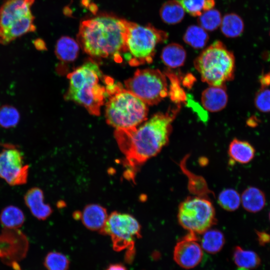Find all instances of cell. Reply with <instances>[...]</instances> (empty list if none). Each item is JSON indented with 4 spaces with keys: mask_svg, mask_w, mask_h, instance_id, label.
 <instances>
[{
    "mask_svg": "<svg viewBox=\"0 0 270 270\" xmlns=\"http://www.w3.org/2000/svg\"><path fill=\"white\" fill-rule=\"evenodd\" d=\"M232 258L238 268L248 270L256 268L261 262L260 258L254 252L244 250L239 246L234 248Z\"/></svg>",
    "mask_w": 270,
    "mask_h": 270,
    "instance_id": "obj_24",
    "label": "cell"
},
{
    "mask_svg": "<svg viewBox=\"0 0 270 270\" xmlns=\"http://www.w3.org/2000/svg\"><path fill=\"white\" fill-rule=\"evenodd\" d=\"M166 76L170 80V88L168 95L171 100L176 104H180L186 100V96L183 88L180 86V82L178 76L169 70L164 72Z\"/></svg>",
    "mask_w": 270,
    "mask_h": 270,
    "instance_id": "obj_32",
    "label": "cell"
},
{
    "mask_svg": "<svg viewBox=\"0 0 270 270\" xmlns=\"http://www.w3.org/2000/svg\"><path fill=\"white\" fill-rule=\"evenodd\" d=\"M24 202L32 216L38 220H46L52 212V207L44 202V192L40 188H30L24 195Z\"/></svg>",
    "mask_w": 270,
    "mask_h": 270,
    "instance_id": "obj_16",
    "label": "cell"
},
{
    "mask_svg": "<svg viewBox=\"0 0 270 270\" xmlns=\"http://www.w3.org/2000/svg\"><path fill=\"white\" fill-rule=\"evenodd\" d=\"M30 166L24 164L23 154L14 146L0 152V177L12 186L26 183Z\"/></svg>",
    "mask_w": 270,
    "mask_h": 270,
    "instance_id": "obj_10",
    "label": "cell"
},
{
    "mask_svg": "<svg viewBox=\"0 0 270 270\" xmlns=\"http://www.w3.org/2000/svg\"><path fill=\"white\" fill-rule=\"evenodd\" d=\"M20 120V114L16 108L10 104L0 106V126L4 128L16 127Z\"/></svg>",
    "mask_w": 270,
    "mask_h": 270,
    "instance_id": "obj_29",
    "label": "cell"
},
{
    "mask_svg": "<svg viewBox=\"0 0 270 270\" xmlns=\"http://www.w3.org/2000/svg\"><path fill=\"white\" fill-rule=\"evenodd\" d=\"M256 150L248 142L234 138L230 144L228 154L232 162L242 164L250 162L254 158Z\"/></svg>",
    "mask_w": 270,
    "mask_h": 270,
    "instance_id": "obj_18",
    "label": "cell"
},
{
    "mask_svg": "<svg viewBox=\"0 0 270 270\" xmlns=\"http://www.w3.org/2000/svg\"><path fill=\"white\" fill-rule=\"evenodd\" d=\"M126 88L146 104H158L168 95L166 75L157 69L137 70L124 81Z\"/></svg>",
    "mask_w": 270,
    "mask_h": 270,
    "instance_id": "obj_7",
    "label": "cell"
},
{
    "mask_svg": "<svg viewBox=\"0 0 270 270\" xmlns=\"http://www.w3.org/2000/svg\"><path fill=\"white\" fill-rule=\"evenodd\" d=\"M168 34L152 24L142 26L129 22L124 57L132 66L152 62L156 45L164 42Z\"/></svg>",
    "mask_w": 270,
    "mask_h": 270,
    "instance_id": "obj_6",
    "label": "cell"
},
{
    "mask_svg": "<svg viewBox=\"0 0 270 270\" xmlns=\"http://www.w3.org/2000/svg\"><path fill=\"white\" fill-rule=\"evenodd\" d=\"M180 108L177 104L165 113L158 112L138 128L116 129L114 137L125 156L131 178L138 166L157 155L168 143L172 122Z\"/></svg>",
    "mask_w": 270,
    "mask_h": 270,
    "instance_id": "obj_1",
    "label": "cell"
},
{
    "mask_svg": "<svg viewBox=\"0 0 270 270\" xmlns=\"http://www.w3.org/2000/svg\"><path fill=\"white\" fill-rule=\"evenodd\" d=\"M240 202L239 194L232 188L224 190L218 196V202L220 206L230 212L237 210L240 205Z\"/></svg>",
    "mask_w": 270,
    "mask_h": 270,
    "instance_id": "obj_31",
    "label": "cell"
},
{
    "mask_svg": "<svg viewBox=\"0 0 270 270\" xmlns=\"http://www.w3.org/2000/svg\"><path fill=\"white\" fill-rule=\"evenodd\" d=\"M224 234L218 230H208L203 233L201 246L206 252L216 254L220 252L224 244Z\"/></svg>",
    "mask_w": 270,
    "mask_h": 270,
    "instance_id": "obj_26",
    "label": "cell"
},
{
    "mask_svg": "<svg viewBox=\"0 0 270 270\" xmlns=\"http://www.w3.org/2000/svg\"><path fill=\"white\" fill-rule=\"evenodd\" d=\"M28 248L26 236L18 229H4L0 234V258L9 262L25 256Z\"/></svg>",
    "mask_w": 270,
    "mask_h": 270,
    "instance_id": "obj_12",
    "label": "cell"
},
{
    "mask_svg": "<svg viewBox=\"0 0 270 270\" xmlns=\"http://www.w3.org/2000/svg\"><path fill=\"white\" fill-rule=\"evenodd\" d=\"M193 78L194 76L191 74L186 76L183 80L184 85L187 87L191 86L194 81Z\"/></svg>",
    "mask_w": 270,
    "mask_h": 270,
    "instance_id": "obj_38",
    "label": "cell"
},
{
    "mask_svg": "<svg viewBox=\"0 0 270 270\" xmlns=\"http://www.w3.org/2000/svg\"><path fill=\"white\" fill-rule=\"evenodd\" d=\"M104 78L96 62H86L68 74L70 84L65 98L83 106L91 114L99 116L108 96L106 85L100 83Z\"/></svg>",
    "mask_w": 270,
    "mask_h": 270,
    "instance_id": "obj_3",
    "label": "cell"
},
{
    "mask_svg": "<svg viewBox=\"0 0 270 270\" xmlns=\"http://www.w3.org/2000/svg\"><path fill=\"white\" fill-rule=\"evenodd\" d=\"M260 244H264L270 240V235L265 232H257Z\"/></svg>",
    "mask_w": 270,
    "mask_h": 270,
    "instance_id": "obj_35",
    "label": "cell"
},
{
    "mask_svg": "<svg viewBox=\"0 0 270 270\" xmlns=\"http://www.w3.org/2000/svg\"><path fill=\"white\" fill-rule=\"evenodd\" d=\"M25 221L23 212L18 207L9 205L0 213V223L4 229H18Z\"/></svg>",
    "mask_w": 270,
    "mask_h": 270,
    "instance_id": "obj_22",
    "label": "cell"
},
{
    "mask_svg": "<svg viewBox=\"0 0 270 270\" xmlns=\"http://www.w3.org/2000/svg\"><path fill=\"white\" fill-rule=\"evenodd\" d=\"M80 45L72 38L64 36L56 42L55 53L57 58L64 62H72L78 57Z\"/></svg>",
    "mask_w": 270,
    "mask_h": 270,
    "instance_id": "obj_20",
    "label": "cell"
},
{
    "mask_svg": "<svg viewBox=\"0 0 270 270\" xmlns=\"http://www.w3.org/2000/svg\"><path fill=\"white\" fill-rule=\"evenodd\" d=\"M184 10L176 0H170L162 6L160 10L162 20L168 24L180 22L184 16Z\"/></svg>",
    "mask_w": 270,
    "mask_h": 270,
    "instance_id": "obj_23",
    "label": "cell"
},
{
    "mask_svg": "<svg viewBox=\"0 0 270 270\" xmlns=\"http://www.w3.org/2000/svg\"><path fill=\"white\" fill-rule=\"evenodd\" d=\"M241 202L244 208L248 212L260 211L266 204V196L260 189L253 186L246 188L242 194Z\"/></svg>",
    "mask_w": 270,
    "mask_h": 270,
    "instance_id": "obj_19",
    "label": "cell"
},
{
    "mask_svg": "<svg viewBox=\"0 0 270 270\" xmlns=\"http://www.w3.org/2000/svg\"><path fill=\"white\" fill-rule=\"evenodd\" d=\"M254 104L260 111L270 112V84H260L254 98Z\"/></svg>",
    "mask_w": 270,
    "mask_h": 270,
    "instance_id": "obj_34",
    "label": "cell"
},
{
    "mask_svg": "<svg viewBox=\"0 0 270 270\" xmlns=\"http://www.w3.org/2000/svg\"><path fill=\"white\" fill-rule=\"evenodd\" d=\"M34 16L30 13L6 27L0 28V44H8L28 32H34L36 27L34 24Z\"/></svg>",
    "mask_w": 270,
    "mask_h": 270,
    "instance_id": "obj_15",
    "label": "cell"
},
{
    "mask_svg": "<svg viewBox=\"0 0 270 270\" xmlns=\"http://www.w3.org/2000/svg\"><path fill=\"white\" fill-rule=\"evenodd\" d=\"M44 264L48 270H68L70 261L65 254L51 252L46 256Z\"/></svg>",
    "mask_w": 270,
    "mask_h": 270,
    "instance_id": "obj_33",
    "label": "cell"
},
{
    "mask_svg": "<svg viewBox=\"0 0 270 270\" xmlns=\"http://www.w3.org/2000/svg\"><path fill=\"white\" fill-rule=\"evenodd\" d=\"M184 11L194 16H199L206 10L212 9L215 4L214 0H176Z\"/></svg>",
    "mask_w": 270,
    "mask_h": 270,
    "instance_id": "obj_28",
    "label": "cell"
},
{
    "mask_svg": "<svg viewBox=\"0 0 270 270\" xmlns=\"http://www.w3.org/2000/svg\"><path fill=\"white\" fill-rule=\"evenodd\" d=\"M237 270H249L242 268H238Z\"/></svg>",
    "mask_w": 270,
    "mask_h": 270,
    "instance_id": "obj_40",
    "label": "cell"
},
{
    "mask_svg": "<svg viewBox=\"0 0 270 270\" xmlns=\"http://www.w3.org/2000/svg\"><path fill=\"white\" fill-rule=\"evenodd\" d=\"M186 56V52L181 45L171 43L164 48L160 58L168 68H176L184 64Z\"/></svg>",
    "mask_w": 270,
    "mask_h": 270,
    "instance_id": "obj_21",
    "label": "cell"
},
{
    "mask_svg": "<svg viewBox=\"0 0 270 270\" xmlns=\"http://www.w3.org/2000/svg\"><path fill=\"white\" fill-rule=\"evenodd\" d=\"M108 215L106 210L96 204L86 205L80 212H76L74 216L80 219L84 226L91 230L99 232L104 228Z\"/></svg>",
    "mask_w": 270,
    "mask_h": 270,
    "instance_id": "obj_14",
    "label": "cell"
},
{
    "mask_svg": "<svg viewBox=\"0 0 270 270\" xmlns=\"http://www.w3.org/2000/svg\"><path fill=\"white\" fill-rule=\"evenodd\" d=\"M228 96L224 86H210L202 92L201 101L205 109L210 112H218L225 108Z\"/></svg>",
    "mask_w": 270,
    "mask_h": 270,
    "instance_id": "obj_17",
    "label": "cell"
},
{
    "mask_svg": "<svg viewBox=\"0 0 270 270\" xmlns=\"http://www.w3.org/2000/svg\"><path fill=\"white\" fill-rule=\"evenodd\" d=\"M203 257L202 246L198 242L196 234L188 232L176 244L174 259L180 266L186 269L197 266Z\"/></svg>",
    "mask_w": 270,
    "mask_h": 270,
    "instance_id": "obj_11",
    "label": "cell"
},
{
    "mask_svg": "<svg viewBox=\"0 0 270 270\" xmlns=\"http://www.w3.org/2000/svg\"><path fill=\"white\" fill-rule=\"evenodd\" d=\"M34 45L36 49L39 50H46V44L44 40L41 38H37L34 42Z\"/></svg>",
    "mask_w": 270,
    "mask_h": 270,
    "instance_id": "obj_36",
    "label": "cell"
},
{
    "mask_svg": "<svg viewBox=\"0 0 270 270\" xmlns=\"http://www.w3.org/2000/svg\"><path fill=\"white\" fill-rule=\"evenodd\" d=\"M34 0H6L0 7V28H5L32 13Z\"/></svg>",
    "mask_w": 270,
    "mask_h": 270,
    "instance_id": "obj_13",
    "label": "cell"
},
{
    "mask_svg": "<svg viewBox=\"0 0 270 270\" xmlns=\"http://www.w3.org/2000/svg\"><path fill=\"white\" fill-rule=\"evenodd\" d=\"M183 39L192 48L200 49L206 46L209 36L206 30L200 26L191 25L186 30Z\"/></svg>",
    "mask_w": 270,
    "mask_h": 270,
    "instance_id": "obj_27",
    "label": "cell"
},
{
    "mask_svg": "<svg viewBox=\"0 0 270 270\" xmlns=\"http://www.w3.org/2000/svg\"><path fill=\"white\" fill-rule=\"evenodd\" d=\"M194 65L202 80L210 86L224 85L234 77V55L219 40L204 49L194 60Z\"/></svg>",
    "mask_w": 270,
    "mask_h": 270,
    "instance_id": "obj_5",
    "label": "cell"
},
{
    "mask_svg": "<svg viewBox=\"0 0 270 270\" xmlns=\"http://www.w3.org/2000/svg\"><path fill=\"white\" fill-rule=\"evenodd\" d=\"M100 232L110 237L112 248L116 252L135 250V239L142 236L141 227L136 218L130 214L118 212L108 215Z\"/></svg>",
    "mask_w": 270,
    "mask_h": 270,
    "instance_id": "obj_9",
    "label": "cell"
},
{
    "mask_svg": "<svg viewBox=\"0 0 270 270\" xmlns=\"http://www.w3.org/2000/svg\"><path fill=\"white\" fill-rule=\"evenodd\" d=\"M96 6L94 4H92L90 7V10L92 12H96Z\"/></svg>",
    "mask_w": 270,
    "mask_h": 270,
    "instance_id": "obj_39",
    "label": "cell"
},
{
    "mask_svg": "<svg viewBox=\"0 0 270 270\" xmlns=\"http://www.w3.org/2000/svg\"><path fill=\"white\" fill-rule=\"evenodd\" d=\"M268 216H269V220H270V213H269V215H268Z\"/></svg>",
    "mask_w": 270,
    "mask_h": 270,
    "instance_id": "obj_41",
    "label": "cell"
},
{
    "mask_svg": "<svg viewBox=\"0 0 270 270\" xmlns=\"http://www.w3.org/2000/svg\"><path fill=\"white\" fill-rule=\"evenodd\" d=\"M244 24L242 18L234 13L227 14L222 18L220 30L228 38H236L244 31Z\"/></svg>",
    "mask_w": 270,
    "mask_h": 270,
    "instance_id": "obj_25",
    "label": "cell"
},
{
    "mask_svg": "<svg viewBox=\"0 0 270 270\" xmlns=\"http://www.w3.org/2000/svg\"><path fill=\"white\" fill-rule=\"evenodd\" d=\"M108 100L106 106L107 123L116 129L136 128L147 118L146 104L119 82L112 78L106 86Z\"/></svg>",
    "mask_w": 270,
    "mask_h": 270,
    "instance_id": "obj_4",
    "label": "cell"
},
{
    "mask_svg": "<svg viewBox=\"0 0 270 270\" xmlns=\"http://www.w3.org/2000/svg\"><path fill=\"white\" fill-rule=\"evenodd\" d=\"M178 221L180 226L196 234H202L216 222L214 207L210 200L201 196H190L180 204Z\"/></svg>",
    "mask_w": 270,
    "mask_h": 270,
    "instance_id": "obj_8",
    "label": "cell"
},
{
    "mask_svg": "<svg viewBox=\"0 0 270 270\" xmlns=\"http://www.w3.org/2000/svg\"><path fill=\"white\" fill-rule=\"evenodd\" d=\"M106 270H128V269L121 263H115L110 264Z\"/></svg>",
    "mask_w": 270,
    "mask_h": 270,
    "instance_id": "obj_37",
    "label": "cell"
},
{
    "mask_svg": "<svg viewBox=\"0 0 270 270\" xmlns=\"http://www.w3.org/2000/svg\"><path fill=\"white\" fill-rule=\"evenodd\" d=\"M128 23L112 14H100L81 22L78 42L92 58H112L120 62L126 51Z\"/></svg>",
    "mask_w": 270,
    "mask_h": 270,
    "instance_id": "obj_2",
    "label": "cell"
},
{
    "mask_svg": "<svg viewBox=\"0 0 270 270\" xmlns=\"http://www.w3.org/2000/svg\"><path fill=\"white\" fill-rule=\"evenodd\" d=\"M222 18L217 10L210 9L204 12L198 16V23L206 30L212 32L217 29L221 24Z\"/></svg>",
    "mask_w": 270,
    "mask_h": 270,
    "instance_id": "obj_30",
    "label": "cell"
}]
</instances>
